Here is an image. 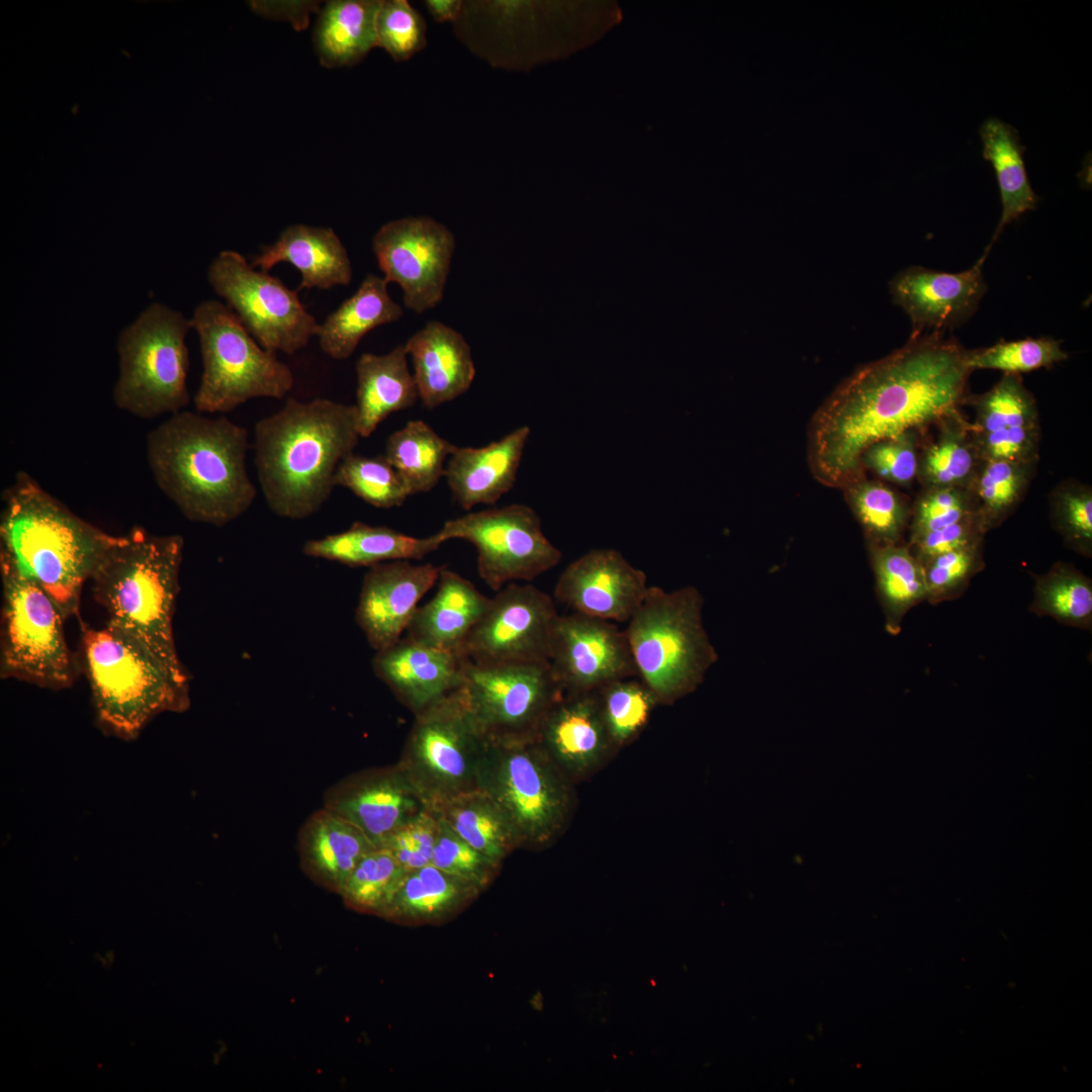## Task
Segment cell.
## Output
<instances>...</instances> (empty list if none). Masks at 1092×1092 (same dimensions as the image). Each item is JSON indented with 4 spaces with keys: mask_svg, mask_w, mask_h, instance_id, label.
Segmentation results:
<instances>
[{
    "mask_svg": "<svg viewBox=\"0 0 1092 1092\" xmlns=\"http://www.w3.org/2000/svg\"><path fill=\"white\" fill-rule=\"evenodd\" d=\"M248 449L245 427L199 412L175 413L147 436L158 487L186 519L216 527L244 515L255 500Z\"/></svg>",
    "mask_w": 1092,
    "mask_h": 1092,
    "instance_id": "obj_3",
    "label": "cell"
},
{
    "mask_svg": "<svg viewBox=\"0 0 1092 1092\" xmlns=\"http://www.w3.org/2000/svg\"><path fill=\"white\" fill-rule=\"evenodd\" d=\"M975 512L969 488L926 487L915 505L910 539L951 525Z\"/></svg>",
    "mask_w": 1092,
    "mask_h": 1092,
    "instance_id": "obj_52",
    "label": "cell"
},
{
    "mask_svg": "<svg viewBox=\"0 0 1092 1092\" xmlns=\"http://www.w3.org/2000/svg\"><path fill=\"white\" fill-rule=\"evenodd\" d=\"M438 818L439 830L431 863L483 890L500 864L476 850Z\"/></svg>",
    "mask_w": 1092,
    "mask_h": 1092,
    "instance_id": "obj_51",
    "label": "cell"
},
{
    "mask_svg": "<svg viewBox=\"0 0 1092 1092\" xmlns=\"http://www.w3.org/2000/svg\"><path fill=\"white\" fill-rule=\"evenodd\" d=\"M82 651L99 727L130 741L163 713L190 706V682L170 674L135 639L105 624H81Z\"/></svg>",
    "mask_w": 1092,
    "mask_h": 1092,
    "instance_id": "obj_6",
    "label": "cell"
},
{
    "mask_svg": "<svg viewBox=\"0 0 1092 1092\" xmlns=\"http://www.w3.org/2000/svg\"><path fill=\"white\" fill-rule=\"evenodd\" d=\"M982 543L942 553L921 562L926 601L937 604L958 598L971 578L984 567Z\"/></svg>",
    "mask_w": 1092,
    "mask_h": 1092,
    "instance_id": "obj_50",
    "label": "cell"
},
{
    "mask_svg": "<svg viewBox=\"0 0 1092 1092\" xmlns=\"http://www.w3.org/2000/svg\"><path fill=\"white\" fill-rule=\"evenodd\" d=\"M549 664L562 694L594 693L637 675L625 631L614 622L575 612L559 616Z\"/></svg>",
    "mask_w": 1092,
    "mask_h": 1092,
    "instance_id": "obj_18",
    "label": "cell"
},
{
    "mask_svg": "<svg viewBox=\"0 0 1092 1092\" xmlns=\"http://www.w3.org/2000/svg\"><path fill=\"white\" fill-rule=\"evenodd\" d=\"M983 157L990 162L998 183L1002 212L991 245L1004 226L1033 210L1038 202L1024 163V146L1018 130L996 117L987 118L979 129Z\"/></svg>",
    "mask_w": 1092,
    "mask_h": 1092,
    "instance_id": "obj_33",
    "label": "cell"
},
{
    "mask_svg": "<svg viewBox=\"0 0 1092 1092\" xmlns=\"http://www.w3.org/2000/svg\"><path fill=\"white\" fill-rule=\"evenodd\" d=\"M1052 522L1073 550L1092 555V490L1087 484L1065 481L1050 493Z\"/></svg>",
    "mask_w": 1092,
    "mask_h": 1092,
    "instance_id": "obj_48",
    "label": "cell"
},
{
    "mask_svg": "<svg viewBox=\"0 0 1092 1092\" xmlns=\"http://www.w3.org/2000/svg\"><path fill=\"white\" fill-rule=\"evenodd\" d=\"M1035 462L982 460L969 487L985 531L999 526L1021 502Z\"/></svg>",
    "mask_w": 1092,
    "mask_h": 1092,
    "instance_id": "obj_40",
    "label": "cell"
},
{
    "mask_svg": "<svg viewBox=\"0 0 1092 1092\" xmlns=\"http://www.w3.org/2000/svg\"><path fill=\"white\" fill-rule=\"evenodd\" d=\"M360 433L355 404L293 397L254 428V463L270 511L301 520L329 499L340 463Z\"/></svg>",
    "mask_w": 1092,
    "mask_h": 1092,
    "instance_id": "obj_2",
    "label": "cell"
},
{
    "mask_svg": "<svg viewBox=\"0 0 1092 1092\" xmlns=\"http://www.w3.org/2000/svg\"><path fill=\"white\" fill-rule=\"evenodd\" d=\"M190 318L153 303L119 334V374L113 388L117 407L142 419L180 412L189 402Z\"/></svg>",
    "mask_w": 1092,
    "mask_h": 1092,
    "instance_id": "obj_10",
    "label": "cell"
},
{
    "mask_svg": "<svg viewBox=\"0 0 1092 1092\" xmlns=\"http://www.w3.org/2000/svg\"><path fill=\"white\" fill-rule=\"evenodd\" d=\"M203 370L194 405L199 413H228L257 397L282 398L293 387L288 365L263 348L223 302H200L190 318Z\"/></svg>",
    "mask_w": 1092,
    "mask_h": 1092,
    "instance_id": "obj_8",
    "label": "cell"
},
{
    "mask_svg": "<svg viewBox=\"0 0 1092 1092\" xmlns=\"http://www.w3.org/2000/svg\"><path fill=\"white\" fill-rule=\"evenodd\" d=\"M425 6L435 21L440 23L457 22L462 14L464 2L459 0H427Z\"/></svg>",
    "mask_w": 1092,
    "mask_h": 1092,
    "instance_id": "obj_58",
    "label": "cell"
},
{
    "mask_svg": "<svg viewBox=\"0 0 1092 1092\" xmlns=\"http://www.w3.org/2000/svg\"><path fill=\"white\" fill-rule=\"evenodd\" d=\"M916 432L878 441L861 456V465L881 477L899 484L910 483L918 473Z\"/></svg>",
    "mask_w": 1092,
    "mask_h": 1092,
    "instance_id": "obj_54",
    "label": "cell"
},
{
    "mask_svg": "<svg viewBox=\"0 0 1092 1092\" xmlns=\"http://www.w3.org/2000/svg\"><path fill=\"white\" fill-rule=\"evenodd\" d=\"M871 560L886 630L897 634L905 615L926 601L923 565L909 547L898 544H872Z\"/></svg>",
    "mask_w": 1092,
    "mask_h": 1092,
    "instance_id": "obj_38",
    "label": "cell"
},
{
    "mask_svg": "<svg viewBox=\"0 0 1092 1092\" xmlns=\"http://www.w3.org/2000/svg\"><path fill=\"white\" fill-rule=\"evenodd\" d=\"M414 366L419 399L429 410L464 394L476 369L470 346L462 334L430 321L403 344Z\"/></svg>",
    "mask_w": 1092,
    "mask_h": 1092,
    "instance_id": "obj_25",
    "label": "cell"
},
{
    "mask_svg": "<svg viewBox=\"0 0 1092 1092\" xmlns=\"http://www.w3.org/2000/svg\"><path fill=\"white\" fill-rule=\"evenodd\" d=\"M985 533L975 512L951 525L910 539L909 549L924 562L936 555L981 543Z\"/></svg>",
    "mask_w": 1092,
    "mask_h": 1092,
    "instance_id": "obj_56",
    "label": "cell"
},
{
    "mask_svg": "<svg viewBox=\"0 0 1092 1092\" xmlns=\"http://www.w3.org/2000/svg\"><path fill=\"white\" fill-rule=\"evenodd\" d=\"M704 599L693 585L672 590L649 585L624 629L637 676L659 704L695 691L718 653L703 623Z\"/></svg>",
    "mask_w": 1092,
    "mask_h": 1092,
    "instance_id": "obj_7",
    "label": "cell"
},
{
    "mask_svg": "<svg viewBox=\"0 0 1092 1092\" xmlns=\"http://www.w3.org/2000/svg\"><path fill=\"white\" fill-rule=\"evenodd\" d=\"M406 874L387 849L376 847L358 862L339 894L355 909L382 915Z\"/></svg>",
    "mask_w": 1092,
    "mask_h": 1092,
    "instance_id": "obj_45",
    "label": "cell"
},
{
    "mask_svg": "<svg viewBox=\"0 0 1092 1092\" xmlns=\"http://www.w3.org/2000/svg\"><path fill=\"white\" fill-rule=\"evenodd\" d=\"M559 616L545 592L531 583L511 582L490 599L463 653L478 665L549 661Z\"/></svg>",
    "mask_w": 1092,
    "mask_h": 1092,
    "instance_id": "obj_17",
    "label": "cell"
},
{
    "mask_svg": "<svg viewBox=\"0 0 1092 1092\" xmlns=\"http://www.w3.org/2000/svg\"><path fill=\"white\" fill-rule=\"evenodd\" d=\"M531 430L515 429L483 447H458L449 457L444 477L464 510L494 505L514 486Z\"/></svg>",
    "mask_w": 1092,
    "mask_h": 1092,
    "instance_id": "obj_26",
    "label": "cell"
},
{
    "mask_svg": "<svg viewBox=\"0 0 1092 1092\" xmlns=\"http://www.w3.org/2000/svg\"><path fill=\"white\" fill-rule=\"evenodd\" d=\"M437 584L432 600L415 612L405 636L463 653L465 641L487 611L490 599L470 580L443 566Z\"/></svg>",
    "mask_w": 1092,
    "mask_h": 1092,
    "instance_id": "obj_28",
    "label": "cell"
},
{
    "mask_svg": "<svg viewBox=\"0 0 1092 1092\" xmlns=\"http://www.w3.org/2000/svg\"><path fill=\"white\" fill-rule=\"evenodd\" d=\"M487 741L461 686L415 714L398 764L433 807L476 789Z\"/></svg>",
    "mask_w": 1092,
    "mask_h": 1092,
    "instance_id": "obj_12",
    "label": "cell"
},
{
    "mask_svg": "<svg viewBox=\"0 0 1092 1092\" xmlns=\"http://www.w3.org/2000/svg\"><path fill=\"white\" fill-rule=\"evenodd\" d=\"M382 276L369 273L358 289L320 324L321 350L336 360L349 358L360 341L374 329L397 322L403 314Z\"/></svg>",
    "mask_w": 1092,
    "mask_h": 1092,
    "instance_id": "obj_32",
    "label": "cell"
},
{
    "mask_svg": "<svg viewBox=\"0 0 1092 1092\" xmlns=\"http://www.w3.org/2000/svg\"><path fill=\"white\" fill-rule=\"evenodd\" d=\"M442 566L395 560L369 567L362 581L355 620L376 651L402 637L421 599L438 581Z\"/></svg>",
    "mask_w": 1092,
    "mask_h": 1092,
    "instance_id": "obj_21",
    "label": "cell"
},
{
    "mask_svg": "<svg viewBox=\"0 0 1092 1092\" xmlns=\"http://www.w3.org/2000/svg\"><path fill=\"white\" fill-rule=\"evenodd\" d=\"M456 247L454 234L430 216H405L380 226L371 241L382 277L397 284L416 313L443 299Z\"/></svg>",
    "mask_w": 1092,
    "mask_h": 1092,
    "instance_id": "obj_16",
    "label": "cell"
},
{
    "mask_svg": "<svg viewBox=\"0 0 1092 1092\" xmlns=\"http://www.w3.org/2000/svg\"><path fill=\"white\" fill-rule=\"evenodd\" d=\"M252 7L258 13L270 17L285 18L292 21L296 29H302L308 23V13L316 2H268L254 1Z\"/></svg>",
    "mask_w": 1092,
    "mask_h": 1092,
    "instance_id": "obj_57",
    "label": "cell"
},
{
    "mask_svg": "<svg viewBox=\"0 0 1092 1092\" xmlns=\"http://www.w3.org/2000/svg\"><path fill=\"white\" fill-rule=\"evenodd\" d=\"M439 830L432 808L418 814L392 833L379 847L387 849L406 873L431 863Z\"/></svg>",
    "mask_w": 1092,
    "mask_h": 1092,
    "instance_id": "obj_53",
    "label": "cell"
},
{
    "mask_svg": "<svg viewBox=\"0 0 1092 1092\" xmlns=\"http://www.w3.org/2000/svg\"><path fill=\"white\" fill-rule=\"evenodd\" d=\"M480 891L429 863L405 875L382 915L411 921L436 920L452 914Z\"/></svg>",
    "mask_w": 1092,
    "mask_h": 1092,
    "instance_id": "obj_36",
    "label": "cell"
},
{
    "mask_svg": "<svg viewBox=\"0 0 1092 1092\" xmlns=\"http://www.w3.org/2000/svg\"><path fill=\"white\" fill-rule=\"evenodd\" d=\"M848 492L852 510L872 544H897L907 521V510L900 497L881 482L859 479L849 485Z\"/></svg>",
    "mask_w": 1092,
    "mask_h": 1092,
    "instance_id": "obj_46",
    "label": "cell"
},
{
    "mask_svg": "<svg viewBox=\"0 0 1092 1092\" xmlns=\"http://www.w3.org/2000/svg\"><path fill=\"white\" fill-rule=\"evenodd\" d=\"M376 847L359 828L325 807L305 820L297 837L304 872L337 893L358 862Z\"/></svg>",
    "mask_w": 1092,
    "mask_h": 1092,
    "instance_id": "obj_29",
    "label": "cell"
},
{
    "mask_svg": "<svg viewBox=\"0 0 1092 1092\" xmlns=\"http://www.w3.org/2000/svg\"><path fill=\"white\" fill-rule=\"evenodd\" d=\"M117 536L75 515L19 471L3 492L0 552L34 578L65 618L78 615L86 581Z\"/></svg>",
    "mask_w": 1092,
    "mask_h": 1092,
    "instance_id": "obj_4",
    "label": "cell"
},
{
    "mask_svg": "<svg viewBox=\"0 0 1092 1092\" xmlns=\"http://www.w3.org/2000/svg\"><path fill=\"white\" fill-rule=\"evenodd\" d=\"M381 0H335L321 11L314 44L323 66H353L376 47L375 21Z\"/></svg>",
    "mask_w": 1092,
    "mask_h": 1092,
    "instance_id": "obj_34",
    "label": "cell"
},
{
    "mask_svg": "<svg viewBox=\"0 0 1092 1092\" xmlns=\"http://www.w3.org/2000/svg\"><path fill=\"white\" fill-rule=\"evenodd\" d=\"M375 30L376 47L396 62L411 59L427 44L425 18L406 0H381Z\"/></svg>",
    "mask_w": 1092,
    "mask_h": 1092,
    "instance_id": "obj_49",
    "label": "cell"
},
{
    "mask_svg": "<svg viewBox=\"0 0 1092 1092\" xmlns=\"http://www.w3.org/2000/svg\"><path fill=\"white\" fill-rule=\"evenodd\" d=\"M183 546L180 535L134 527L117 536L90 581L106 624L140 642L174 677L190 682L173 631Z\"/></svg>",
    "mask_w": 1092,
    "mask_h": 1092,
    "instance_id": "obj_5",
    "label": "cell"
},
{
    "mask_svg": "<svg viewBox=\"0 0 1092 1092\" xmlns=\"http://www.w3.org/2000/svg\"><path fill=\"white\" fill-rule=\"evenodd\" d=\"M404 345L385 354L364 353L356 362V410L360 436L367 438L389 415L413 406L418 387Z\"/></svg>",
    "mask_w": 1092,
    "mask_h": 1092,
    "instance_id": "obj_31",
    "label": "cell"
},
{
    "mask_svg": "<svg viewBox=\"0 0 1092 1092\" xmlns=\"http://www.w3.org/2000/svg\"><path fill=\"white\" fill-rule=\"evenodd\" d=\"M1030 611L1064 625L1091 629V579L1071 564L1055 563L1048 572L1035 577Z\"/></svg>",
    "mask_w": 1092,
    "mask_h": 1092,
    "instance_id": "obj_41",
    "label": "cell"
},
{
    "mask_svg": "<svg viewBox=\"0 0 1092 1092\" xmlns=\"http://www.w3.org/2000/svg\"><path fill=\"white\" fill-rule=\"evenodd\" d=\"M595 694L613 745H622L636 737L659 704L654 693L641 679L632 677L612 681Z\"/></svg>",
    "mask_w": 1092,
    "mask_h": 1092,
    "instance_id": "obj_42",
    "label": "cell"
},
{
    "mask_svg": "<svg viewBox=\"0 0 1092 1092\" xmlns=\"http://www.w3.org/2000/svg\"><path fill=\"white\" fill-rule=\"evenodd\" d=\"M443 543L445 540L439 532L418 538L386 526L354 522L345 531L308 540L302 552L351 567H371L388 561L422 559Z\"/></svg>",
    "mask_w": 1092,
    "mask_h": 1092,
    "instance_id": "obj_30",
    "label": "cell"
},
{
    "mask_svg": "<svg viewBox=\"0 0 1092 1092\" xmlns=\"http://www.w3.org/2000/svg\"><path fill=\"white\" fill-rule=\"evenodd\" d=\"M988 252L970 269L959 273L913 266L899 272L890 282L895 304L909 316L912 335L924 330L941 332L967 321L977 309L987 290L982 266Z\"/></svg>",
    "mask_w": 1092,
    "mask_h": 1092,
    "instance_id": "obj_22",
    "label": "cell"
},
{
    "mask_svg": "<svg viewBox=\"0 0 1092 1092\" xmlns=\"http://www.w3.org/2000/svg\"><path fill=\"white\" fill-rule=\"evenodd\" d=\"M334 484L378 509L400 507L411 496L404 480L383 455L350 454L340 463Z\"/></svg>",
    "mask_w": 1092,
    "mask_h": 1092,
    "instance_id": "obj_44",
    "label": "cell"
},
{
    "mask_svg": "<svg viewBox=\"0 0 1092 1092\" xmlns=\"http://www.w3.org/2000/svg\"><path fill=\"white\" fill-rule=\"evenodd\" d=\"M456 448L424 421L413 420L388 436L383 456L414 495L428 492L439 483L445 462Z\"/></svg>",
    "mask_w": 1092,
    "mask_h": 1092,
    "instance_id": "obj_37",
    "label": "cell"
},
{
    "mask_svg": "<svg viewBox=\"0 0 1092 1092\" xmlns=\"http://www.w3.org/2000/svg\"><path fill=\"white\" fill-rule=\"evenodd\" d=\"M967 351L942 332L912 335L900 349L844 379L811 422L813 475L828 486L849 485L859 479L869 446L959 412L972 372Z\"/></svg>",
    "mask_w": 1092,
    "mask_h": 1092,
    "instance_id": "obj_1",
    "label": "cell"
},
{
    "mask_svg": "<svg viewBox=\"0 0 1092 1092\" xmlns=\"http://www.w3.org/2000/svg\"><path fill=\"white\" fill-rule=\"evenodd\" d=\"M648 587L646 573L619 551L595 548L563 569L554 595L575 613L622 623L639 608Z\"/></svg>",
    "mask_w": 1092,
    "mask_h": 1092,
    "instance_id": "obj_20",
    "label": "cell"
},
{
    "mask_svg": "<svg viewBox=\"0 0 1092 1092\" xmlns=\"http://www.w3.org/2000/svg\"><path fill=\"white\" fill-rule=\"evenodd\" d=\"M207 280L263 348L292 355L316 337L320 324L300 301L298 290L258 270L242 254L219 252L208 267Z\"/></svg>",
    "mask_w": 1092,
    "mask_h": 1092,
    "instance_id": "obj_13",
    "label": "cell"
},
{
    "mask_svg": "<svg viewBox=\"0 0 1092 1092\" xmlns=\"http://www.w3.org/2000/svg\"><path fill=\"white\" fill-rule=\"evenodd\" d=\"M936 440L918 460V475L926 487L969 488L982 462L971 429L960 412L938 424Z\"/></svg>",
    "mask_w": 1092,
    "mask_h": 1092,
    "instance_id": "obj_39",
    "label": "cell"
},
{
    "mask_svg": "<svg viewBox=\"0 0 1092 1092\" xmlns=\"http://www.w3.org/2000/svg\"><path fill=\"white\" fill-rule=\"evenodd\" d=\"M476 789L503 812L521 846L548 844L565 825L566 776L534 737H488Z\"/></svg>",
    "mask_w": 1092,
    "mask_h": 1092,
    "instance_id": "obj_9",
    "label": "cell"
},
{
    "mask_svg": "<svg viewBox=\"0 0 1092 1092\" xmlns=\"http://www.w3.org/2000/svg\"><path fill=\"white\" fill-rule=\"evenodd\" d=\"M324 807L359 828L377 847L431 808L398 763L340 781L326 792Z\"/></svg>",
    "mask_w": 1092,
    "mask_h": 1092,
    "instance_id": "obj_19",
    "label": "cell"
},
{
    "mask_svg": "<svg viewBox=\"0 0 1092 1092\" xmlns=\"http://www.w3.org/2000/svg\"><path fill=\"white\" fill-rule=\"evenodd\" d=\"M976 410L974 435L1017 427L1039 426L1038 412L1032 393L1019 374H1004L987 392L973 400Z\"/></svg>",
    "mask_w": 1092,
    "mask_h": 1092,
    "instance_id": "obj_43",
    "label": "cell"
},
{
    "mask_svg": "<svg viewBox=\"0 0 1092 1092\" xmlns=\"http://www.w3.org/2000/svg\"><path fill=\"white\" fill-rule=\"evenodd\" d=\"M974 435V434H973ZM981 460L1036 462L1039 426L1017 427L974 435Z\"/></svg>",
    "mask_w": 1092,
    "mask_h": 1092,
    "instance_id": "obj_55",
    "label": "cell"
},
{
    "mask_svg": "<svg viewBox=\"0 0 1092 1092\" xmlns=\"http://www.w3.org/2000/svg\"><path fill=\"white\" fill-rule=\"evenodd\" d=\"M438 532L445 542L462 539L476 548L478 574L496 592L507 582L533 580L562 558L537 513L523 504L468 513L446 521Z\"/></svg>",
    "mask_w": 1092,
    "mask_h": 1092,
    "instance_id": "obj_14",
    "label": "cell"
},
{
    "mask_svg": "<svg viewBox=\"0 0 1092 1092\" xmlns=\"http://www.w3.org/2000/svg\"><path fill=\"white\" fill-rule=\"evenodd\" d=\"M1067 358L1060 342L1051 337L1000 341L987 348L967 351V365L971 371L993 369L1004 374L1020 375L1050 368Z\"/></svg>",
    "mask_w": 1092,
    "mask_h": 1092,
    "instance_id": "obj_47",
    "label": "cell"
},
{
    "mask_svg": "<svg viewBox=\"0 0 1092 1092\" xmlns=\"http://www.w3.org/2000/svg\"><path fill=\"white\" fill-rule=\"evenodd\" d=\"M566 776L593 768L613 745L604 725L596 694H561L534 736Z\"/></svg>",
    "mask_w": 1092,
    "mask_h": 1092,
    "instance_id": "obj_24",
    "label": "cell"
},
{
    "mask_svg": "<svg viewBox=\"0 0 1092 1092\" xmlns=\"http://www.w3.org/2000/svg\"><path fill=\"white\" fill-rule=\"evenodd\" d=\"M462 689L476 720L491 738L534 737L562 694L549 661L478 665L467 659Z\"/></svg>",
    "mask_w": 1092,
    "mask_h": 1092,
    "instance_id": "obj_15",
    "label": "cell"
},
{
    "mask_svg": "<svg viewBox=\"0 0 1092 1092\" xmlns=\"http://www.w3.org/2000/svg\"><path fill=\"white\" fill-rule=\"evenodd\" d=\"M2 636L0 673L40 688L72 686L75 664L62 611L30 575L0 552Z\"/></svg>",
    "mask_w": 1092,
    "mask_h": 1092,
    "instance_id": "obj_11",
    "label": "cell"
},
{
    "mask_svg": "<svg viewBox=\"0 0 1092 1092\" xmlns=\"http://www.w3.org/2000/svg\"><path fill=\"white\" fill-rule=\"evenodd\" d=\"M466 656L406 636L376 651L372 668L396 698L417 714L463 684Z\"/></svg>",
    "mask_w": 1092,
    "mask_h": 1092,
    "instance_id": "obj_23",
    "label": "cell"
},
{
    "mask_svg": "<svg viewBox=\"0 0 1092 1092\" xmlns=\"http://www.w3.org/2000/svg\"><path fill=\"white\" fill-rule=\"evenodd\" d=\"M431 808L462 839L499 864L521 846L503 812L478 789L456 795Z\"/></svg>",
    "mask_w": 1092,
    "mask_h": 1092,
    "instance_id": "obj_35",
    "label": "cell"
},
{
    "mask_svg": "<svg viewBox=\"0 0 1092 1092\" xmlns=\"http://www.w3.org/2000/svg\"><path fill=\"white\" fill-rule=\"evenodd\" d=\"M279 263L295 267L301 276L297 290L331 289L349 285L352 264L346 247L331 228L295 223L282 231L271 245L252 259V266L268 272Z\"/></svg>",
    "mask_w": 1092,
    "mask_h": 1092,
    "instance_id": "obj_27",
    "label": "cell"
}]
</instances>
